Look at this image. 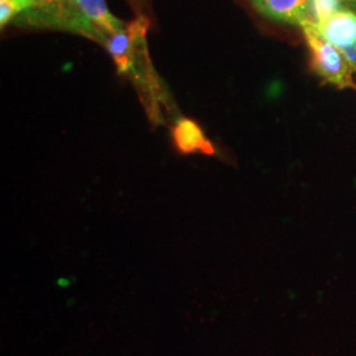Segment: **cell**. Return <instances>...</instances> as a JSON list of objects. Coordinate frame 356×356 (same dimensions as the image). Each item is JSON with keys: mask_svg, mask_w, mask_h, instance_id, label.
Segmentation results:
<instances>
[{"mask_svg": "<svg viewBox=\"0 0 356 356\" xmlns=\"http://www.w3.org/2000/svg\"><path fill=\"white\" fill-rule=\"evenodd\" d=\"M28 28L57 29L89 38L106 47L108 38L76 8L73 0H33V7L13 22Z\"/></svg>", "mask_w": 356, "mask_h": 356, "instance_id": "obj_1", "label": "cell"}, {"mask_svg": "<svg viewBox=\"0 0 356 356\" xmlns=\"http://www.w3.org/2000/svg\"><path fill=\"white\" fill-rule=\"evenodd\" d=\"M302 32L312 54L313 69L322 81L339 90L356 89L353 78L354 70L346 60L343 53L319 36L310 24L302 26Z\"/></svg>", "mask_w": 356, "mask_h": 356, "instance_id": "obj_2", "label": "cell"}, {"mask_svg": "<svg viewBox=\"0 0 356 356\" xmlns=\"http://www.w3.org/2000/svg\"><path fill=\"white\" fill-rule=\"evenodd\" d=\"M252 7L269 20L291 26L312 24V0H250Z\"/></svg>", "mask_w": 356, "mask_h": 356, "instance_id": "obj_3", "label": "cell"}, {"mask_svg": "<svg viewBox=\"0 0 356 356\" xmlns=\"http://www.w3.org/2000/svg\"><path fill=\"white\" fill-rule=\"evenodd\" d=\"M147 26L144 20L139 19L135 23L126 28L124 31L115 33L107 40L106 48L111 54L118 72L120 74H127L134 70L136 63V47L141 32H144Z\"/></svg>", "mask_w": 356, "mask_h": 356, "instance_id": "obj_4", "label": "cell"}, {"mask_svg": "<svg viewBox=\"0 0 356 356\" xmlns=\"http://www.w3.org/2000/svg\"><path fill=\"white\" fill-rule=\"evenodd\" d=\"M310 26L339 51L356 44V13L353 11L335 13L327 20Z\"/></svg>", "mask_w": 356, "mask_h": 356, "instance_id": "obj_5", "label": "cell"}, {"mask_svg": "<svg viewBox=\"0 0 356 356\" xmlns=\"http://www.w3.org/2000/svg\"><path fill=\"white\" fill-rule=\"evenodd\" d=\"M172 138L178 152L182 154H214L216 147L204 135V129L194 120L181 118L172 128Z\"/></svg>", "mask_w": 356, "mask_h": 356, "instance_id": "obj_6", "label": "cell"}, {"mask_svg": "<svg viewBox=\"0 0 356 356\" xmlns=\"http://www.w3.org/2000/svg\"><path fill=\"white\" fill-rule=\"evenodd\" d=\"M76 8L107 38L126 29L124 23L110 11L106 0H73Z\"/></svg>", "mask_w": 356, "mask_h": 356, "instance_id": "obj_7", "label": "cell"}, {"mask_svg": "<svg viewBox=\"0 0 356 356\" xmlns=\"http://www.w3.org/2000/svg\"><path fill=\"white\" fill-rule=\"evenodd\" d=\"M312 24H319L342 11L356 13V0H312Z\"/></svg>", "mask_w": 356, "mask_h": 356, "instance_id": "obj_8", "label": "cell"}, {"mask_svg": "<svg viewBox=\"0 0 356 356\" xmlns=\"http://www.w3.org/2000/svg\"><path fill=\"white\" fill-rule=\"evenodd\" d=\"M33 7V0H0V26L4 28L8 23Z\"/></svg>", "mask_w": 356, "mask_h": 356, "instance_id": "obj_9", "label": "cell"}, {"mask_svg": "<svg viewBox=\"0 0 356 356\" xmlns=\"http://www.w3.org/2000/svg\"><path fill=\"white\" fill-rule=\"evenodd\" d=\"M341 51L343 53L346 60L348 61V64L353 67V70L356 72V44L355 45H353V47L343 48V49H341Z\"/></svg>", "mask_w": 356, "mask_h": 356, "instance_id": "obj_10", "label": "cell"}]
</instances>
